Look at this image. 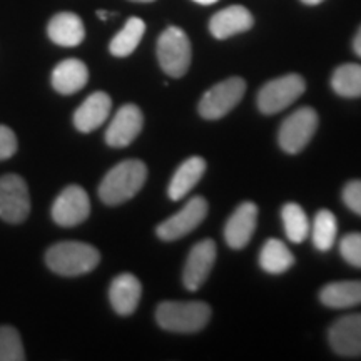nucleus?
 I'll return each instance as SVG.
<instances>
[{"label": "nucleus", "mask_w": 361, "mask_h": 361, "mask_svg": "<svg viewBox=\"0 0 361 361\" xmlns=\"http://www.w3.org/2000/svg\"><path fill=\"white\" fill-rule=\"evenodd\" d=\"M146 179L147 168L142 161H123L104 176L99 184V197L107 206L123 204L141 191Z\"/></svg>", "instance_id": "f257e3e1"}, {"label": "nucleus", "mask_w": 361, "mask_h": 361, "mask_svg": "<svg viewBox=\"0 0 361 361\" xmlns=\"http://www.w3.org/2000/svg\"><path fill=\"white\" fill-rule=\"evenodd\" d=\"M101 255L92 245L80 241H62L45 252L49 269L61 276H82L97 268Z\"/></svg>", "instance_id": "f03ea898"}, {"label": "nucleus", "mask_w": 361, "mask_h": 361, "mask_svg": "<svg viewBox=\"0 0 361 361\" xmlns=\"http://www.w3.org/2000/svg\"><path fill=\"white\" fill-rule=\"evenodd\" d=\"M211 308L202 301H164L157 306L156 322L173 333H196L209 323Z\"/></svg>", "instance_id": "7ed1b4c3"}, {"label": "nucleus", "mask_w": 361, "mask_h": 361, "mask_svg": "<svg viewBox=\"0 0 361 361\" xmlns=\"http://www.w3.org/2000/svg\"><path fill=\"white\" fill-rule=\"evenodd\" d=\"M192 49L186 32L179 27H168L157 39V61L169 78L179 79L191 66Z\"/></svg>", "instance_id": "20e7f679"}, {"label": "nucleus", "mask_w": 361, "mask_h": 361, "mask_svg": "<svg viewBox=\"0 0 361 361\" xmlns=\"http://www.w3.org/2000/svg\"><path fill=\"white\" fill-rule=\"evenodd\" d=\"M306 90V82L300 74H286L269 80L258 94V107L266 116L278 114L298 101Z\"/></svg>", "instance_id": "39448f33"}, {"label": "nucleus", "mask_w": 361, "mask_h": 361, "mask_svg": "<svg viewBox=\"0 0 361 361\" xmlns=\"http://www.w3.org/2000/svg\"><path fill=\"white\" fill-rule=\"evenodd\" d=\"M318 128V114L311 107H301L284 119L279 128V146L288 154H298L308 146Z\"/></svg>", "instance_id": "423d86ee"}, {"label": "nucleus", "mask_w": 361, "mask_h": 361, "mask_svg": "<svg viewBox=\"0 0 361 361\" xmlns=\"http://www.w3.org/2000/svg\"><path fill=\"white\" fill-rule=\"evenodd\" d=\"M246 92V82L241 78H229L216 84L200 101V114L207 121L224 117L238 106Z\"/></svg>", "instance_id": "0eeeda50"}, {"label": "nucleus", "mask_w": 361, "mask_h": 361, "mask_svg": "<svg viewBox=\"0 0 361 361\" xmlns=\"http://www.w3.org/2000/svg\"><path fill=\"white\" fill-rule=\"evenodd\" d=\"M30 214V196L27 183L19 174L0 178V219L8 224H20Z\"/></svg>", "instance_id": "6e6552de"}, {"label": "nucleus", "mask_w": 361, "mask_h": 361, "mask_svg": "<svg viewBox=\"0 0 361 361\" xmlns=\"http://www.w3.org/2000/svg\"><path fill=\"white\" fill-rule=\"evenodd\" d=\"M206 200L201 196H194L186 202V206H184L179 213H176L174 216H171V218L162 221V223L157 226L156 233L162 241H176V239L184 238L186 234L194 231V229L206 219Z\"/></svg>", "instance_id": "1a4fd4ad"}, {"label": "nucleus", "mask_w": 361, "mask_h": 361, "mask_svg": "<svg viewBox=\"0 0 361 361\" xmlns=\"http://www.w3.org/2000/svg\"><path fill=\"white\" fill-rule=\"evenodd\" d=\"M90 214V201L84 188L67 186L52 204V219L62 228H74Z\"/></svg>", "instance_id": "9d476101"}, {"label": "nucleus", "mask_w": 361, "mask_h": 361, "mask_svg": "<svg viewBox=\"0 0 361 361\" xmlns=\"http://www.w3.org/2000/svg\"><path fill=\"white\" fill-rule=\"evenodd\" d=\"M328 341L336 355L345 358L361 356V313L336 319L328 329Z\"/></svg>", "instance_id": "9b49d317"}, {"label": "nucleus", "mask_w": 361, "mask_h": 361, "mask_svg": "<svg viewBox=\"0 0 361 361\" xmlns=\"http://www.w3.org/2000/svg\"><path fill=\"white\" fill-rule=\"evenodd\" d=\"M216 261L213 239H204L192 246L183 271V283L189 291H197L206 283Z\"/></svg>", "instance_id": "f8f14e48"}, {"label": "nucleus", "mask_w": 361, "mask_h": 361, "mask_svg": "<svg viewBox=\"0 0 361 361\" xmlns=\"http://www.w3.org/2000/svg\"><path fill=\"white\" fill-rule=\"evenodd\" d=\"M144 116L134 104H126L112 117L109 128L106 130V142L111 147H126L141 134Z\"/></svg>", "instance_id": "ddd939ff"}, {"label": "nucleus", "mask_w": 361, "mask_h": 361, "mask_svg": "<svg viewBox=\"0 0 361 361\" xmlns=\"http://www.w3.org/2000/svg\"><path fill=\"white\" fill-rule=\"evenodd\" d=\"M258 224V206L255 202H243L228 219L224 228V239L233 250H243L251 241Z\"/></svg>", "instance_id": "4468645a"}, {"label": "nucleus", "mask_w": 361, "mask_h": 361, "mask_svg": "<svg viewBox=\"0 0 361 361\" xmlns=\"http://www.w3.org/2000/svg\"><path fill=\"white\" fill-rule=\"evenodd\" d=\"M112 101L109 94L94 92L74 112V126L79 133H92L106 123L111 114Z\"/></svg>", "instance_id": "2eb2a0df"}, {"label": "nucleus", "mask_w": 361, "mask_h": 361, "mask_svg": "<svg viewBox=\"0 0 361 361\" xmlns=\"http://www.w3.org/2000/svg\"><path fill=\"white\" fill-rule=\"evenodd\" d=\"M255 19L252 13L243 6L226 7L218 13H214L209 20V32L216 39H228L236 34H243L250 30Z\"/></svg>", "instance_id": "dca6fc26"}, {"label": "nucleus", "mask_w": 361, "mask_h": 361, "mask_svg": "<svg viewBox=\"0 0 361 361\" xmlns=\"http://www.w3.org/2000/svg\"><path fill=\"white\" fill-rule=\"evenodd\" d=\"M141 281L130 273H123L112 279L109 288V300L117 314L129 316L137 310L141 301Z\"/></svg>", "instance_id": "f3484780"}, {"label": "nucleus", "mask_w": 361, "mask_h": 361, "mask_svg": "<svg viewBox=\"0 0 361 361\" xmlns=\"http://www.w3.org/2000/svg\"><path fill=\"white\" fill-rule=\"evenodd\" d=\"M47 35L61 47H78L85 39L84 22L74 12H59L49 20Z\"/></svg>", "instance_id": "a211bd4d"}, {"label": "nucleus", "mask_w": 361, "mask_h": 361, "mask_svg": "<svg viewBox=\"0 0 361 361\" xmlns=\"http://www.w3.org/2000/svg\"><path fill=\"white\" fill-rule=\"evenodd\" d=\"M52 87L62 96H71V94L79 92L85 87L89 80L87 66L79 59H66L59 62L52 71Z\"/></svg>", "instance_id": "6ab92c4d"}, {"label": "nucleus", "mask_w": 361, "mask_h": 361, "mask_svg": "<svg viewBox=\"0 0 361 361\" xmlns=\"http://www.w3.org/2000/svg\"><path fill=\"white\" fill-rule=\"evenodd\" d=\"M206 173V161L200 156L189 157L176 169V173L171 179L168 194L169 200L179 201L186 196L188 192H191V189L200 183L202 176Z\"/></svg>", "instance_id": "aec40b11"}, {"label": "nucleus", "mask_w": 361, "mask_h": 361, "mask_svg": "<svg viewBox=\"0 0 361 361\" xmlns=\"http://www.w3.org/2000/svg\"><path fill=\"white\" fill-rule=\"evenodd\" d=\"M319 301L333 310L353 308L361 305V281H335L322 288Z\"/></svg>", "instance_id": "412c9836"}, {"label": "nucleus", "mask_w": 361, "mask_h": 361, "mask_svg": "<svg viewBox=\"0 0 361 361\" xmlns=\"http://www.w3.org/2000/svg\"><path fill=\"white\" fill-rule=\"evenodd\" d=\"M259 264L266 273L283 274L295 264V256L279 239H268L259 252Z\"/></svg>", "instance_id": "4be33fe9"}, {"label": "nucleus", "mask_w": 361, "mask_h": 361, "mask_svg": "<svg viewBox=\"0 0 361 361\" xmlns=\"http://www.w3.org/2000/svg\"><path fill=\"white\" fill-rule=\"evenodd\" d=\"M144 32H146V24H144V20L139 19V17H130V19L126 22L123 29L116 34V37L111 40L109 52L114 57L130 56V54L137 49Z\"/></svg>", "instance_id": "5701e85b"}, {"label": "nucleus", "mask_w": 361, "mask_h": 361, "mask_svg": "<svg viewBox=\"0 0 361 361\" xmlns=\"http://www.w3.org/2000/svg\"><path fill=\"white\" fill-rule=\"evenodd\" d=\"M331 87L338 96L346 99L361 97V66L343 64L333 72Z\"/></svg>", "instance_id": "b1692460"}, {"label": "nucleus", "mask_w": 361, "mask_h": 361, "mask_svg": "<svg viewBox=\"0 0 361 361\" xmlns=\"http://www.w3.org/2000/svg\"><path fill=\"white\" fill-rule=\"evenodd\" d=\"M283 226L291 243H303L310 234V221L303 207L296 202H288L281 209Z\"/></svg>", "instance_id": "393cba45"}, {"label": "nucleus", "mask_w": 361, "mask_h": 361, "mask_svg": "<svg viewBox=\"0 0 361 361\" xmlns=\"http://www.w3.org/2000/svg\"><path fill=\"white\" fill-rule=\"evenodd\" d=\"M338 234V223L335 214L328 209H322L314 216L313 223V245L319 251H329L335 245Z\"/></svg>", "instance_id": "a878e982"}, {"label": "nucleus", "mask_w": 361, "mask_h": 361, "mask_svg": "<svg viewBox=\"0 0 361 361\" xmlns=\"http://www.w3.org/2000/svg\"><path fill=\"white\" fill-rule=\"evenodd\" d=\"M25 350L16 328L0 326V361H24Z\"/></svg>", "instance_id": "bb28decb"}, {"label": "nucleus", "mask_w": 361, "mask_h": 361, "mask_svg": "<svg viewBox=\"0 0 361 361\" xmlns=\"http://www.w3.org/2000/svg\"><path fill=\"white\" fill-rule=\"evenodd\" d=\"M340 255L348 264L361 268V233H350L341 239Z\"/></svg>", "instance_id": "cd10ccee"}, {"label": "nucleus", "mask_w": 361, "mask_h": 361, "mask_svg": "<svg viewBox=\"0 0 361 361\" xmlns=\"http://www.w3.org/2000/svg\"><path fill=\"white\" fill-rule=\"evenodd\" d=\"M343 202L350 207L353 213L361 216V179L350 180L345 188H343Z\"/></svg>", "instance_id": "c85d7f7f"}, {"label": "nucleus", "mask_w": 361, "mask_h": 361, "mask_svg": "<svg viewBox=\"0 0 361 361\" xmlns=\"http://www.w3.org/2000/svg\"><path fill=\"white\" fill-rule=\"evenodd\" d=\"M17 152V135L11 128L0 124V161L11 159Z\"/></svg>", "instance_id": "c756f323"}, {"label": "nucleus", "mask_w": 361, "mask_h": 361, "mask_svg": "<svg viewBox=\"0 0 361 361\" xmlns=\"http://www.w3.org/2000/svg\"><path fill=\"white\" fill-rule=\"evenodd\" d=\"M353 51L356 56L361 59V27L358 29V32H356L355 39H353Z\"/></svg>", "instance_id": "7c9ffc66"}, {"label": "nucleus", "mask_w": 361, "mask_h": 361, "mask_svg": "<svg viewBox=\"0 0 361 361\" xmlns=\"http://www.w3.org/2000/svg\"><path fill=\"white\" fill-rule=\"evenodd\" d=\"M111 16H114V13L106 12V11H97V17H99V19H101V20H107Z\"/></svg>", "instance_id": "2f4dec72"}, {"label": "nucleus", "mask_w": 361, "mask_h": 361, "mask_svg": "<svg viewBox=\"0 0 361 361\" xmlns=\"http://www.w3.org/2000/svg\"><path fill=\"white\" fill-rule=\"evenodd\" d=\"M192 2L201 4V6H213V4L218 2V0H192Z\"/></svg>", "instance_id": "473e14b6"}, {"label": "nucleus", "mask_w": 361, "mask_h": 361, "mask_svg": "<svg viewBox=\"0 0 361 361\" xmlns=\"http://www.w3.org/2000/svg\"><path fill=\"white\" fill-rule=\"evenodd\" d=\"M301 2L306 4V6H318V4H322L323 0H301Z\"/></svg>", "instance_id": "72a5a7b5"}, {"label": "nucleus", "mask_w": 361, "mask_h": 361, "mask_svg": "<svg viewBox=\"0 0 361 361\" xmlns=\"http://www.w3.org/2000/svg\"><path fill=\"white\" fill-rule=\"evenodd\" d=\"M130 2H141V4H147V2H154V0H130Z\"/></svg>", "instance_id": "f704fd0d"}]
</instances>
